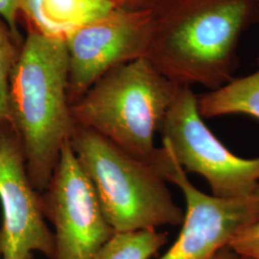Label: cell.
<instances>
[{"mask_svg": "<svg viewBox=\"0 0 259 259\" xmlns=\"http://www.w3.org/2000/svg\"><path fill=\"white\" fill-rule=\"evenodd\" d=\"M28 32L65 40L74 31L119 8L117 0H18Z\"/></svg>", "mask_w": 259, "mask_h": 259, "instance_id": "obj_10", "label": "cell"}, {"mask_svg": "<svg viewBox=\"0 0 259 259\" xmlns=\"http://www.w3.org/2000/svg\"><path fill=\"white\" fill-rule=\"evenodd\" d=\"M0 259H2V251H1V234H0Z\"/></svg>", "mask_w": 259, "mask_h": 259, "instance_id": "obj_18", "label": "cell"}, {"mask_svg": "<svg viewBox=\"0 0 259 259\" xmlns=\"http://www.w3.org/2000/svg\"><path fill=\"white\" fill-rule=\"evenodd\" d=\"M258 22V0H165L152 10L146 58L178 84L214 91L234 78L241 38Z\"/></svg>", "mask_w": 259, "mask_h": 259, "instance_id": "obj_1", "label": "cell"}, {"mask_svg": "<svg viewBox=\"0 0 259 259\" xmlns=\"http://www.w3.org/2000/svg\"><path fill=\"white\" fill-rule=\"evenodd\" d=\"M158 132L178 164L186 174L203 177L214 196L242 198L258 189L259 157H238L215 137L204 124L191 87H180Z\"/></svg>", "mask_w": 259, "mask_h": 259, "instance_id": "obj_5", "label": "cell"}, {"mask_svg": "<svg viewBox=\"0 0 259 259\" xmlns=\"http://www.w3.org/2000/svg\"><path fill=\"white\" fill-rule=\"evenodd\" d=\"M69 141L114 232L182 225L185 211L175 203L166 181L153 162L133 156L79 125Z\"/></svg>", "mask_w": 259, "mask_h": 259, "instance_id": "obj_4", "label": "cell"}, {"mask_svg": "<svg viewBox=\"0 0 259 259\" xmlns=\"http://www.w3.org/2000/svg\"><path fill=\"white\" fill-rule=\"evenodd\" d=\"M168 240L157 230L115 232L94 259H151Z\"/></svg>", "mask_w": 259, "mask_h": 259, "instance_id": "obj_12", "label": "cell"}, {"mask_svg": "<svg viewBox=\"0 0 259 259\" xmlns=\"http://www.w3.org/2000/svg\"><path fill=\"white\" fill-rule=\"evenodd\" d=\"M2 259L54 258V235L47 224L41 194L31 184L19 137L11 122L0 125Z\"/></svg>", "mask_w": 259, "mask_h": 259, "instance_id": "obj_9", "label": "cell"}, {"mask_svg": "<svg viewBox=\"0 0 259 259\" xmlns=\"http://www.w3.org/2000/svg\"><path fill=\"white\" fill-rule=\"evenodd\" d=\"M153 164L185 196L182 230L176 241L157 259H215L243 230L259 219V188L251 195L226 199L204 193L187 178L164 146Z\"/></svg>", "mask_w": 259, "mask_h": 259, "instance_id": "obj_6", "label": "cell"}, {"mask_svg": "<svg viewBox=\"0 0 259 259\" xmlns=\"http://www.w3.org/2000/svg\"><path fill=\"white\" fill-rule=\"evenodd\" d=\"M0 17L6 21L17 42L22 46L24 38H22L19 31L18 0H0Z\"/></svg>", "mask_w": 259, "mask_h": 259, "instance_id": "obj_15", "label": "cell"}, {"mask_svg": "<svg viewBox=\"0 0 259 259\" xmlns=\"http://www.w3.org/2000/svg\"><path fill=\"white\" fill-rule=\"evenodd\" d=\"M203 118L245 114L259 120V69L241 78H233L221 88L197 95Z\"/></svg>", "mask_w": 259, "mask_h": 259, "instance_id": "obj_11", "label": "cell"}, {"mask_svg": "<svg viewBox=\"0 0 259 259\" xmlns=\"http://www.w3.org/2000/svg\"><path fill=\"white\" fill-rule=\"evenodd\" d=\"M165 0H117L119 8L135 11H150Z\"/></svg>", "mask_w": 259, "mask_h": 259, "instance_id": "obj_16", "label": "cell"}, {"mask_svg": "<svg viewBox=\"0 0 259 259\" xmlns=\"http://www.w3.org/2000/svg\"><path fill=\"white\" fill-rule=\"evenodd\" d=\"M229 248L240 257L259 259V219L243 230Z\"/></svg>", "mask_w": 259, "mask_h": 259, "instance_id": "obj_14", "label": "cell"}, {"mask_svg": "<svg viewBox=\"0 0 259 259\" xmlns=\"http://www.w3.org/2000/svg\"><path fill=\"white\" fill-rule=\"evenodd\" d=\"M215 259H239V256L229 247L223 249Z\"/></svg>", "mask_w": 259, "mask_h": 259, "instance_id": "obj_17", "label": "cell"}, {"mask_svg": "<svg viewBox=\"0 0 259 259\" xmlns=\"http://www.w3.org/2000/svg\"><path fill=\"white\" fill-rule=\"evenodd\" d=\"M152 31V10L117 8L77 29L65 39L69 61L67 97L79 101L113 67L146 58Z\"/></svg>", "mask_w": 259, "mask_h": 259, "instance_id": "obj_8", "label": "cell"}, {"mask_svg": "<svg viewBox=\"0 0 259 259\" xmlns=\"http://www.w3.org/2000/svg\"><path fill=\"white\" fill-rule=\"evenodd\" d=\"M41 200L46 218L54 228L53 259H94L115 233L69 140L62 148Z\"/></svg>", "mask_w": 259, "mask_h": 259, "instance_id": "obj_7", "label": "cell"}, {"mask_svg": "<svg viewBox=\"0 0 259 259\" xmlns=\"http://www.w3.org/2000/svg\"><path fill=\"white\" fill-rule=\"evenodd\" d=\"M239 259H250V258H246V257H240V256H239Z\"/></svg>", "mask_w": 259, "mask_h": 259, "instance_id": "obj_19", "label": "cell"}, {"mask_svg": "<svg viewBox=\"0 0 259 259\" xmlns=\"http://www.w3.org/2000/svg\"><path fill=\"white\" fill-rule=\"evenodd\" d=\"M68 76L65 40L28 32L10 75V120L31 184L40 194L76 127L67 97Z\"/></svg>", "mask_w": 259, "mask_h": 259, "instance_id": "obj_2", "label": "cell"}, {"mask_svg": "<svg viewBox=\"0 0 259 259\" xmlns=\"http://www.w3.org/2000/svg\"><path fill=\"white\" fill-rule=\"evenodd\" d=\"M181 84L147 58L113 67L70 106L76 125L93 130L135 157L153 162L155 134Z\"/></svg>", "mask_w": 259, "mask_h": 259, "instance_id": "obj_3", "label": "cell"}, {"mask_svg": "<svg viewBox=\"0 0 259 259\" xmlns=\"http://www.w3.org/2000/svg\"><path fill=\"white\" fill-rule=\"evenodd\" d=\"M258 1H259V0H258Z\"/></svg>", "mask_w": 259, "mask_h": 259, "instance_id": "obj_20", "label": "cell"}, {"mask_svg": "<svg viewBox=\"0 0 259 259\" xmlns=\"http://www.w3.org/2000/svg\"><path fill=\"white\" fill-rule=\"evenodd\" d=\"M21 47L0 17V125L11 122L9 113L10 75L16 65Z\"/></svg>", "mask_w": 259, "mask_h": 259, "instance_id": "obj_13", "label": "cell"}]
</instances>
